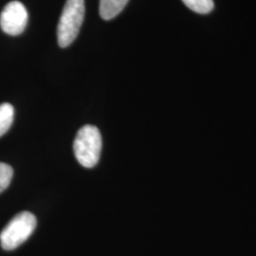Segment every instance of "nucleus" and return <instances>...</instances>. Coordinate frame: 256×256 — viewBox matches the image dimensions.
Instances as JSON below:
<instances>
[{
  "mask_svg": "<svg viewBox=\"0 0 256 256\" xmlns=\"http://www.w3.org/2000/svg\"><path fill=\"white\" fill-rule=\"evenodd\" d=\"M84 0H66L57 28V38L60 48H68L78 38L84 20Z\"/></svg>",
  "mask_w": 256,
  "mask_h": 256,
  "instance_id": "f03ea898",
  "label": "nucleus"
},
{
  "mask_svg": "<svg viewBox=\"0 0 256 256\" xmlns=\"http://www.w3.org/2000/svg\"><path fill=\"white\" fill-rule=\"evenodd\" d=\"M37 226L34 214L20 212L10 222L0 234V243L5 250H14L26 242Z\"/></svg>",
  "mask_w": 256,
  "mask_h": 256,
  "instance_id": "7ed1b4c3",
  "label": "nucleus"
},
{
  "mask_svg": "<svg viewBox=\"0 0 256 256\" xmlns=\"http://www.w3.org/2000/svg\"><path fill=\"white\" fill-rule=\"evenodd\" d=\"M12 178H14V168L8 164L0 162V194L10 186Z\"/></svg>",
  "mask_w": 256,
  "mask_h": 256,
  "instance_id": "6e6552de",
  "label": "nucleus"
},
{
  "mask_svg": "<svg viewBox=\"0 0 256 256\" xmlns=\"http://www.w3.org/2000/svg\"><path fill=\"white\" fill-rule=\"evenodd\" d=\"M102 151V136L95 126L87 124L78 130L74 142V152L78 162L86 168L98 164Z\"/></svg>",
  "mask_w": 256,
  "mask_h": 256,
  "instance_id": "f257e3e1",
  "label": "nucleus"
},
{
  "mask_svg": "<svg viewBox=\"0 0 256 256\" xmlns=\"http://www.w3.org/2000/svg\"><path fill=\"white\" fill-rule=\"evenodd\" d=\"M130 0H100V16L104 20H110L119 16Z\"/></svg>",
  "mask_w": 256,
  "mask_h": 256,
  "instance_id": "39448f33",
  "label": "nucleus"
},
{
  "mask_svg": "<svg viewBox=\"0 0 256 256\" xmlns=\"http://www.w3.org/2000/svg\"><path fill=\"white\" fill-rule=\"evenodd\" d=\"M14 119V108L10 104H0V138L5 136L11 128Z\"/></svg>",
  "mask_w": 256,
  "mask_h": 256,
  "instance_id": "423d86ee",
  "label": "nucleus"
},
{
  "mask_svg": "<svg viewBox=\"0 0 256 256\" xmlns=\"http://www.w3.org/2000/svg\"><path fill=\"white\" fill-rule=\"evenodd\" d=\"M188 8L200 14H208L215 8L214 0H183Z\"/></svg>",
  "mask_w": 256,
  "mask_h": 256,
  "instance_id": "0eeeda50",
  "label": "nucleus"
},
{
  "mask_svg": "<svg viewBox=\"0 0 256 256\" xmlns=\"http://www.w3.org/2000/svg\"><path fill=\"white\" fill-rule=\"evenodd\" d=\"M28 22V14L25 6L19 2H11L5 6L0 14V26L5 34L18 36L23 34Z\"/></svg>",
  "mask_w": 256,
  "mask_h": 256,
  "instance_id": "20e7f679",
  "label": "nucleus"
}]
</instances>
